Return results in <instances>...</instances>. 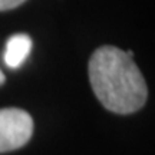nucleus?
Listing matches in <instances>:
<instances>
[{
    "label": "nucleus",
    "instance_id": "1",
    "mask_svg": "<svg viewBox=\"0 0 155 155\" xmlns=\"http://www.w3.org/2000/svg\"><path fill=\"white\" fill-rule=\"evenodd\" d=\"M132 50L102 46L89 61V81L96 98L108 111L132 114L144 106L148 89L132 59Z\"/></svg>",
    "mask_w": 155,
    "mask_h": 155
},
{
    "label": "nucleus",
    "instance_id": "2",
    "mask_svg": "<svg viewBox=\"0 0 155 155\" xmlns=\"http://www.w3.org/2000/svg\"><path fill=\"white\" fill-rule=\"evenodd\" d=\"M33 134V119L19 108L0 109V152L17 150L28 144Z\"/></svg>",
    "mask_w": 155,
    "mask_h": 155
},
{
    "label": "nucleus",
    "instance_id": "3",
    "mask_svg": "<svg viewBox=\"0 0 155 155\" xmlns=\"http://www.w3.org/2000/svg\"><path fill=\"white\" fill-rule=\"evenodd\" d=\"M32 50V39L26 33H16L10 36L6 42L3 61L6 66L17 69L23 65Z\"/></svg>",
    "mask_w": 155,
    "mask_h": 155
},
{
    "label": "nucleus",
    "instance_id": "4",
    "mask_svg": "<svg viewBox=\"0 0 155 155\" xmlns=\"http://www.w3.org/2000/svg\"><path fill=\"white\" fill-rule=\"evenodd\" d=\"M25 2H26V0H0V12L15 9L17 6L23 5Z\"/></svg>",
    "mask_w": 155,
    "mask_h": 155
},
{
    "label": "nucleus",
    "instance_id": "5",
    "mask_svg": "<svg viewBox=\"0 0 155 155\" xmlns=\"http://www.w3.org/2000/svg\"><path fill=\"white\" fill-rule=\"evenodd\" d=\"M5 83V75H3V72L0 71V85H3Z\"/></svg>",
    "mask_w": 155,
    "mask_h": 155
}]
</instances>
